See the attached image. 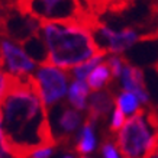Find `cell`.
<instances>
[{"label": "cell", "instance_id": "6da1fadb", "mask_svg": "<svg viewBox=\"0 0 158 158\" xmlns=\"http://www.w3.org/2000/svg\"><path fill=\"white\" fill-rule=\"evenodd\" d=\"M3 74L0 112L3 147L9 157L31 158L41 149L57 147L48 109L35 76Z\"/></svg>", "mask_w": 158, "mask_h": 158}, {"label": "cell", "instance_id": "7a4b0ae2", "mask_svg": "<svg viewBox=\"0 0 158 158\" xmlns=\"http://www.w3.org/2000/svg\"><path fill=\"white\" fill-rule=\"evenodd\" d=\"M41 32L48 49V61L45 65L71 70L96 55L109 54L97 45L91 31L78 25L41 22Z\"/></svg>", "mask_w": 158, "mask_h": 158}, {"label": "cell", "instance_id": "3957f363", "mask_svg": "<svg viewBox=\"0 0 158 158\" xmlns=\"http://www.w3.org/2000/svg\"><path fill=\"white\" fill-rule=\"evenodd\" d=\"M15 9L22 16L39 22L78 25L93 31L99 18L91 15L80 0H15Z\"/></svg>", "mask_w": 158, "mask_h": 158}, {"label": "cell", "instance_id": "277c9868", "mask_svg": "<svg viewBox=\"0 0 158 158\" xmlns=\"http://www.w3.org/2000/svg\"><path fill=\"white\" fill-rule=\"evenodd\" d=\"M158 135V109L152 103L139 107L116 134L115 144L123 158H145Z\"/></svg>", "mask_w": 158, "mask_h": 158}, {"label": "cell", "instance_id": "5b68a950", "mask_svg": "<svg viewBox=\"0 0 158 158\" xmlns=\"http://www.w3.org/2000/svg\"><path fill=\"white\" fill-rule=\"evenodd\" d=\"M35 78L39 83L42 100L49 113V110L65 96L70 76L52 65H39L35 73Z\"/></svg>", "mask_w": 158, "mask_h": 158}, {"label": "cell", "instance_id": "8992f818", "mask_svg": "<svg viewBox=\"0 0 158 158\" xmlns=\"http://www.w3.org/2000/svg\"><path fill=\"white\" fill-rule=\"evenodd\" d=\"M38 70V64L25 52L18 42L9 38H0V71L9 74H32Z\"/></svg>", "mask_w": 158, "mask_h": 158}, {"label": "cell", "instance_id": "52a82bcc", "mask_svg": "<svg viewBox=\"0 0 158 158\" xmlns=\"http://www.w3.org/2000/svg\"><path fill=\"white\" fill-rule=\"evenodd\" d=\"M83 120L81 113L76 109L68 107L67 105H60V115L57 116L55 126L52 128L54 138L57 141V145L73 151L77 142L76 131L80 128Z\"/></svg>", "mask_w": 158, "mask_h": 158}, {"label": "cell", "instance_id": "ba28073f", "mask_svg": "<svg viewBox=\"0 0 158 158\" xmlns=\"http://www.w3.org/2000/svg\"><path fill=\"white\" fill-rule=\"evenodd\" d=\"M116 94L115 89L110 84L100 91H94L89 97V107H87V119L96 123L99 120H105L109 115L112 106L115 105Z\"/></svg>", "mask_w": 158, "mask_h": 158}, {"label": "cell", "instance_id": "9c48e42d", "mask_svg": "<svg viewBox=\"0 0 158 158\" xmlns=\"http://www.w3.org/2000/svg\"><path fill=\"white\" fill-rule=\"evenodd\" d=\"M122 86L125 91H131L138 97L142 103H151L149 102V94L147 90V84L144 80V71L139 67L132 65L126 58L123 62V70H122Z\"/></svg>", "mask_w": 158, "mask_h": 158}, {"label": "cell", "instance_id": "30bf717a", "mask_svg": "<svg viewBox=\"0 0 158 158\" xmlns=\"http://www.w3.org/2000/svg\"><path fill=\"white\" fill-rule=\"evenodd\" d=\"M94 125L91 120L86 118V122L83 125L81 132L77 135V142L74 145L73 151L78 155H89L96 147V138H94Z\"/></svg>", "mask_w": 158, "mask_h": 158}, {"label": "cell", "instance_id": "8fae6325", "mask_svg": "<svg viewBox=\"0 0 158 158\" xmlns=\"http://www.w3.org/2000/svg\"><path fill=\"white\" fill-rule=\"evenodd\" d=\"M112 80H115V78L112 76L109 64L107 62H102L90 73V76L87 78V84L90 87V90L100 91L103 89H106V87H109L112 84Z\"/></svg>", "mask_w": 158, "mask_h": 158}, {"label": "cell", "instance_id": "7c38bea8", "mask_svg": "<svg viewBox=\"0 0 158 158\" xmlns=\"http://www.w3.org/2000/svg\"><path fill=\"white\" fill-rule=\"evenodd\" d=\"M89 91H90V87L86 81L73 80L70 90H68V102L74 106L76 110L86 109V100L89 96Z\"/></svg>", "mask_w": 158, "mask_h": 158}, {"label": "cell", "instance_id": "4fadbf2b", "mask_svg": "<svg viewBox=\"0 0 158 158\" xmlns=\"http://www.w3.org/2000/svg\"><path fill=\"white\" fill-rule=\"evenodd\" d=\"M115 105L125 115H134L139 110V99L131 91H122L119 96H116Z\"/></svg>", "mask_w": 158, "mask_h": 158}, {"label": "cell", "instance_id": "5bb4252c", "mask_svg": "<svg viewBox=\"0 0 158 158\" xmlns=\"http://www.w3.org/2000/svg\"><path fill=\"white\" fill-rule=\"evenodd\" d=\"M106 57L105 54H100V55H96L94 58H91V60H89L87 62H84V64H81V65H78V67L73 68V71L68 74L70 76V78H74V80H78V81H84L87 77H89V73L93 71L94 68H96V65H99V64H102V58Z\"/></svg>", "mask_w": 158, "mask_h": 158}, {"label": "cell", "instance_id": "9a60e30c", "mask_svg": "<svg viewBox=\"0 0 158 158\" xmlns=\"http://www.w3.org/2000/svg\"><path fill=\"white\" fill-rule=\"evenodd\" d=\"M125 113L122 110L115 105V112H113V119H112V125H110L109 128V134L113 136L115 134H118L120 129H122V126L125 125Z\"/></svg>", "mask_w": 158, "mask_h": 158}, {"label": "cell", "instance_id": "2e32d148", "mask_svg": "<svg viewBox=\"0 0 158 158\" xmlns=\"http://www.w3.org/2000/svg\"><path fill=\"white\" fill-rule=\"evenodd\" d=\"M109 135H105V138H103L102 155H103V158H118V152H116L115 145H113V138H110Z\"/></svg>", "mask_w": 158, "mask_h": 158}, {"label": "cell", "instance_id": "e0dca14e", "mask_svg": "<svg viewBox=\"0 0 158 158\" xmlns=\"http://www.w3.org/2000/svg\"><path fill=\"white\" fill-rule=\"evenodd\" d=\"M145 158H158V135L154 138L152 144H151V147H149Z\"/></svg>", "mask_w": 158, "mask_h": 158}, {"label": "cell", "instance_id": "ac0fdd59", "mask_svg": "<svg viewBox=\"0 0 158 158\" xmlns=\"http://www.w3.org/2000/svg\"><path fill=\"white\" fill-rule=\"evenodd\" d=\"M52 152H54V148H45L38 151V152H35L31 158H49Z\"/></svg>", "mask_w": 158, "mask_h": 158}, {"label": "cell", "instance_id": "d6986e66", "mask_svg": "<svg viewBox=\"0 0 158 158\" xmlns=\"http://www.w3.org/2000/svg\"><path fill=\"white\" fill-rule=\"evenodd\" d=\"M3 83H5V74L0 71V100H2V93H3Z\"/></svg>", "mask_w": 158, "mask_h": 158}, {"label": "cell", "instance_id": "ffe728a7", "mask_svg": "<svg viewBox=\"0 0 158 158\" xmlns=\"http://www.w3.org/2000/svg\"><path fill=\"white\" fill-rule=\"evenodd\" d=\"M64 158H73V157H70V155H67V157H64Z\"/></svg>", "mask_w": 158, "mask_h": 158}]
</instances>
